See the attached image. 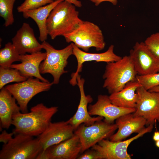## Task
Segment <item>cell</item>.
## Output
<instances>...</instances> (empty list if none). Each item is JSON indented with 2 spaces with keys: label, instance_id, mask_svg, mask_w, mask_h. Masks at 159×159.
<instances>
[{
  "label": "cell",
  "instance_id": "obj_1",
  "mask_svg": "<svg viewBox=\"0 0 159 159\" xmlns=\"http://www.w3.org/2000/svg\"><path fill=\"white\" fill-rule=\"evenodd\" d=\"M58 108L57 106L48 107L40 103L32 107L29 112L14 115L12 117V125L14 127L12 132L14 135L38 136L46 129Z\"/></svg>",
  "mask_w": 159,
  "mask_h": 159
},
{
  "label": "cell",
  "instance_id": "obj_2",
  "mask_svg": "<svg viewBox=\"0 0 159 159\" xmlns=\"http://www.w3.org/2000/svg\"><path fill=\"white\" fill-rule=\"evenodd\" d=\"M75 7L64 0L52 10L46 21L48 34L52 39L72 32L83 22Z\"/></svg>",
  "mask_w": 159,
  "mask_h": 159
},
{
  "label": "cell",
  "instance_id": "obj_3",
  "mask_svg": "<svg viewBox=\"0 0 159 159\" xmlns=\"http://www.w3.org/2000/svg\"><path fill=\"white\" fill-rule=\"evenodd\" d=\"M107 63L102 76L103 87L110 94L121 90L128 82L136 79L138 74L129 55Z\"/></svg>",
  "mask_w": 159,
  "mask_h": 159
},
{
  "label": "cell",
  "instance_id": "obj_4",
  "mask_svg": "<svg viewBox=\"0 0 159 159\" xmlns=\"http://www.w3.org/2000/svg\"><path fill=\"white\" fill-rule=\"evenodd\" d=\"M42 151L37 138L16 134L8 143L3 144L0 159H37Z\"/></svg>",
  "mask_w": 159,
  "mask_h": 159
},
{
  "label": "cell",
  "instance_id": "obj_5",
  "mask_svg": "<svg viewBox=\"0 0 159 159\" xmlns=\"http://www.w3.org/2000/svg\"><path fill=\"white\" fill-rule=\"evenodd\" d=\"M63 36L67 42H72L86 52L92 47L97 51L102 50L106 45L101 30L97 25L88 21H83L75 29Z\"/></svg>",
  "mask_w": 159,
  "mask_h": 159
},
{
  "label": "cell",
  "instance_id": "obj_6",
  "mask_svg": "<svg viewBox=\"0 0 159 159\" xmlns=\"http://www.w3.org/2000/svg\"><path fill=\"white\" fill-rule=\"evenodd\" d=\"M42 44L43 49L46 51V57L40 64V72L41 74H50L53 78V84H57L61 76L68 72L65 68L67 64L68 59L73 54V43L59 50L56 49L46 41Z\"/></svg>",
  "mask_w": 159,
  "mask_h": 159
},
{
  "label": "cell",
  "instance_id": "obj_7",
  "mask_svg": "<svg viewBox=\"0 0 159 159\" xmlns=\"http://www.w3.org/2000/svg\"><path fill=\"white\" fill-rule=\"evenodd\" d=\"M53 85L52 82H45L32 77L5 87L16 99L21 112L26 113L28 112V104L31 99L38 93L49 90Z\"/></svg>",
  "mask_w": 159,
  "mask_h": 159
},
{
  "label": "cell",
  "instance_id": "obj_8",
  "mask_svg": "<svg viewBox=\"0 0 159 159\" xmlns=\"http://www.w3.org/2000/svg\"><path fill=\"white\" fill-rule=\"evenodd\" d=\"M102 120L90 125L82 124L74 131V134L78 137L82 145L81 153L102 140L109 138L117 129L115 123Z\"/></svg>",
  "mask_w": 159,
  "mask_h": 159
},
{
  "label": "cell",
  "instance_id": "obj_9",
  "mask_svg": "<svg viewBox=\"0 0 159 159\" xmlns=\"http://www.w3.org/2000/svg\"><path fill=\"white\" fill-rule=\"evenodd\" d=\"M153 125H148L141 132L128 139L114 142L107 139H104L91 148L96 151L100 159H131V156L127 151L129 145L133 141L146 133L151 132Z\"/></svg>",
  "mask_w": 159,
  "mask_h": 159
},
{
  "label": "cell",
  "instance_id": "obj_10",
  "mask_svg": "<svg viewBox=\"0 0 159 159\" xmlns=\"http://www.w3.org/2000/svg\"><path fill=\"white\" fill-rule=\"evenodd\" d=\"M136 92L138 98L134 115L143 117L147 126L159 122V92H149L141 86Z\"/></svg>",
  "mask_w": 159,
  "mask_h": 159
},
{
  "label": "cell",
  "instance_id": "obj_11",
  "mask_svg": "<svg viewBox=\"0 0 159 159\" xmlns=\"http://www.w3.org/2000/svg\"><path fill=\"white\" fill-rule=\"evenodd\" d=\"M137 74L144 75L158 72L159 59L144 42H136L130 55Z\"/></svg>",
  "mask_w": 159,
  "mask_h": 159
},
{
  "label": "cell",
  "instance_id": "obj_12",
  "mask_svg": "<svg viewBox=\"0 0 159 159\" xmlns=\"http://www.w3.org/2000/svg\"><path fill=\"white\" fill-rule=\"evenodd\" d=\"M89 114L97 115L104 118V120L109 123H113L114 121L126 114L133 113L135 108H128L117 106L111 102L109 96L106 95H98L97 102L88 106Z\"/></svg>",
  "mask_w": 159,
  "mask_h": 159
},
{
  "label": "cell",
  "instance_id": "obj_13",
  "mask_svg": "<svg viewBox=\"0 0 159 159\" xmlns=\"http://www.w3.org/2000/svg\"><path fill=\"white\" fill-rule=\"evenodd\" d=\"M82 146L74 134L70 138L42 151L37 159H75L81 153Z\"/></svg>",
  "mask_w": 159,
  "mask_h": 159
},
{
  "label": "cell",
  "instance_id": "obj_14",
  "mask_svg": "<svg viewBox=\"0 0 159 159\" xmlns=\"http://www.w3.org/2000/svg\"><path fill=\"white\" fill-rule=\"evenodd\" d=\"M74 127L67 121L51 122L45 131L37 137L42 151L70 138L74 135Z\"/></svg>",
  "mask_w": 159,
  "mask_h": 159
},
{
  "label": "cell",
  "instance_id": "obj_15",
  "mask_svg": "<svg viewBox=\"0 0 159 159\" xmlns=\"http://www.w3.org/2000/svg\"><path fill=\"white\" fill-rule=\"evenodd\" d=\"M114 46L111 45L107 50L101 53H90L81 50L73 43V55L76 57L77 63V69L72 74L69 83L73 86L77 85V78L82 72L83 64L87 62L95 61L96 62H104L107 63L117 61L122 57L116 55L114 52Z\"/></svg>",
  "mask_w": 159,
  "mask_h": 159
},
{
  "label": "cell",
  "instance_id": "obj_16",
  "mask_svg": "<svg viewBox=\"0 0 159 159\" xmlns=\"http://www.w3.org/2000/svg\"><path fill=\"white\" fill-rule=\"evenodd\" d=\"M77 85L80 93V100L77 110L74 115L67 121L74 127V131L81 124L84 123L90 125L95 122L103 120L104 118L98 116L92 117L89 114L88 105L92 102L93 99L89 95H86L84 88L85 79L81 78L79 74L77 78Z\"/></svg>",
  "mask_w": 159,
  "mask_h": 159
},
{
  "label": "cell",
  "instance_id": "obj_17",
  "mask_svg": "<svg viewBox=\"0 0 159 159\" xmlns=\"http://www.w3.org/2000/svg\"><path fill=\"white\" fill-rule=\"evenodd\" d=\"M118 130L109 138L112 141H122L133 133H139L145 127L146 122L142 117L136 116L133 113L124 115L116 120Z\"/></svg>",
  "mask_w": 159,
  "mask_h": 159
},
{
  "label": "cell",
  "instance_id": "obj_18",
  "mask_svg": "<svg viewBox=\"0 0 159 159\" xmlns=\"http://www.w3.org/2000/svg\"><path fill=\"white\" fill-rule=\"evenodd\" d=\"M12 43L20 55L41 51L42 45L35 37L33 29L29 24L24 22L12 38Z\"/></svg>",
  "mask_w": 159,
  "mask_h": 159
},
{
  "label": "cell",
  "instance_id": "obj_19",
  "mask_svg": "<svg viewBox=\"0 0 159 159\" xmlns=\"http://www.w3.org/2000/svg\"><path fill=\"white\" fill-rule=\"evenodd\" d=\"M46 57V52L41 51L30 54L20 55L21 63L12 64L10 67L18 69L21 74L27 79L34 77L42 81L49 82L41 75L39 71L40 64Z\"/></svg>",
  "mask_w": 159,
  "mask_h": 159
},
{
  "label": "cell",
  "instance_id": "obj_20",
  "mask_svg": "<svg viewBox=\"0 0 159 159\" xmlns=\"http://www.w3.org/2000/svg\"><path fill=\"white\" fill-rule=\"evenodd\" d=\"M11 93L4 87L0 92V122L1 128L8 129L12 125L14 115L21 112L19 106Z\"/></svg>",
  "mask_w": 159,
  "mask_h": 159
},
{
  "label": "cell",
  "instance_id": "obj_21",
  "mask_svg": "<svg viewBox=\"0 0 159 159\" xmlns=\"http://www.w3.org/2000/svg\"><path fill=\"white\" fill-rule=\"evenodd\" d=\"M141 86L136 79L128 82L121 90L109 96L111 102L115 105L122 107L135 108L138 98L136 92L137 88Z\"/></svg>",
  "mask_w": 159,
  "mask_h": 159
},
{
  "label": "cell",
  "instance_id": "obj_22",
  "mask_svg": "<svg viewBox=\"0 0 159 159\" xmlns=\"http://www.w3.org/2000/svg\"><path fill=\"white\" fill-rule=\"evenodd\" d=\"M64 0H55L52 3L39 8L23 12V17L30 18L37 24L39 29V40L42 42L45 41L48 35L46 21L52 10L59 3Z\"/></svg>",
  "mask_w": 159,
  "mask_h": 159
},
{
  "label": "cell",
  "instance_id": "obj_23",
  "mask_svg": "<svg viewBox=\"0 0 159 159\" xmlns=\"http://www.w3.org/2000/svg\"><path fill=\"white\" fill-rule=\"evenodd\" d=\"M20 61V55L18 53L12 43L9 42L0 50V66L10 67L15 62Z\"/></svg>",
  "mask_w": 159,
  "mask_h": 159
},
{
  "label": "cell",
  "instance_id": "obj_24",
  "mask_svg": "<svg viewBox=\"0 0 159 159\" xmlns=\"http://www.w3.org/2000/svg\"><path fill=\"white\" fill-rule=\"evenodd\" d=\"M27 79L17 69L0 67V90L8 83L12 82H20Z\"/></svg>",
  "mask_w": 159,
  "mask_h": 159
},
{
  "label": "cell",
  "instance_id": "obj_25",
  "mask_svg": "<svg viewBox=\"0 0 159 159\" xmlns=\"http://www.w3.org/2000/svg\"><path fill=\"white\" fill-rule=\"evenodd\" d=\"M16 0H0V16L5 20L6 27L12 25L14 21L13 9Z\"/></svg>",
  "mask_w": 159,
  "mask_h": 159
},
{
  "label": "cell",
  "instance_id": "obj_26",
  "mask_svg": "<svg viewBox=\"0 0 159 159\" xmlns=\"http://www.w3.org/2000/svg\"><path fill=\"white\" fill-rule=\"evenodd\" d=\"M136 79L142 87L148 90L159 85V72L144 75H137Z\"/></svg>",
  "mask_w": 159,
  "mask_h": 159
},
{
  "label": "cell",
  "instance_id": "obj_27",
  "mask_svg": "<svg viewBox=\"0 0 159 159\" xmlns=\"http://www.w3.org/2000/svg\"><path fill=\"white\" fill-rule=\"evenodd\" d=\"M52 0H25L17 8L18 12H23L45 6L53 2Z\"/></svg>",
  "mask_w": 159,
  "mask_h": 159
},
{
  "label": "cell",
  "instance_id": "obj_28",
  "mask_svg": "<svg viewBox=\"0 0 159 159\" xmlns=\"http://www.w3.org/2000/svg\"><path fill=\"white\" fill-rule=\"evenodd\" d=\"M144 42L159 59V32L151 34L145 39Z\"/></svg>",
  "mask_w": 159,
  "mask_h": 159
},
{
  "label": "cell",
  "instance_id": "obj_29",
  "mask_svg": "<svg viewBox=\"0 0 159 159\" xmlns=\"http://www.w3.org/2000/svg\"><path fill=\"white\" fill-rule=\"evenodd\" d=\"M77 159H100L98 154L95 150L88 149L77 157Z\"/></svg>",
  "mask_w": 159,
  "mask_h": 159
},
{
  "label": "cell",
  "instance_id": "obj_30",
  "mask_svg": "<svg viewBox=\"0 0 159 159\" xmlns=\"http://www.w3.org/2000/svg\"><path fill=\"white\" fill-rule=\"evenodd\" d=\"M14 135L13 132L8 133L5 130H3L0 135V142L5 144L8 143L13 138Z\"/></svg>",
  "mask_w": 159,
  "mask_h": 159
},
{
  "label": "cell",
  "instance_id": "obj_31",
  "mask_svg": "<svg viewBox=\"0 0 159 159\" xmlns=\"http://www.w3.org/2000/svg\"><path fill=\"white\" fill-rule=\"evenodd\" d=\"M94 3L95 5L98 6L101 3L108 1L114 5H116L117 3V0H88Z\"/></svg>",
  "mask_w": 159,
  "mask_h": 159
},
{
  "label": "cell",
  "instance_id": "obj_32",
  "mask_svg": "<svg viewBox=\"0 0 159 159\" xmlns=\"http://www.w3.org/2000/svg\"><path fill=\"white\" fill-rule=\"evenodd\" d=\"M53 1H54L55 0H52ZM70 3H71L76 6L78 7H81L82 6V4L80 1H78V0H64Z\"/></svg>",
  "mask_w": 159,
  "mask_h": 159
},
{
  "label": "cell",
  "instance_id": "obj_33",
  "mask_svg": "<svg viewBox=\"0 0 159 159\" xmlns=\"http://www.w3.org/2000/svg\"><path fill=\"white\" fill-rule=\"evenodd\" d=\"M153 139L155 141L159 140V131H155L154 132Z\"/></svg>",
  "mask_w": 159,
  "mask_h": 159
},
{
  "label": "cell",
  "instance_id": "obj_34",
  "mask_svg": "<svg viewBox=\"0 0 159 159\" xmlns=\"http://www.w3.org/2000/svg\"><path fill=\"white\" fill-rule=\"evenodd\" d=\"M148 91L150 92H159V85L153 87Z\"/></svg>",
  "mask_w": 159,
  "mask_h": 159
},
{
  "label": "cell",
  "instance_id": "obj_35",
  "mask_svg": "<svg viewBox=\"0 0 159 159\" xmlns=\"http://www.w3.org/2000/svg\"><path fill=\"white\" fill-rule=\"evenodd\" d=\"M155 145L156 146L159 148V140L156 141Z\"/></svg>",
  "mask_w": 159,
  "mask_h": 159
},
{
  "label": "cell",
  "instance_id": "obj_36",
  "mask_svg": "<svg viewBox=\"0 0 159 159\" xmlns=\"http://www.w3.org/2000/svg\"><path fill=\"white\" fill-rule=\"evenodd\" d=\"M158 72H159V69L158 71Z\"/></svg>",
  "mask_w": 159,
  "mask_h": 159
},
{
  "label": "cell",
  "instance_id": "obj_37",
  "mask_svg": "<svg viewBox=\"0 0 159 159\" xmlns=\"http://www.w3.org/2000/svg\"></svg>",
  "mask_w": 159,
  "mask_h": 159
}]
</instances>
